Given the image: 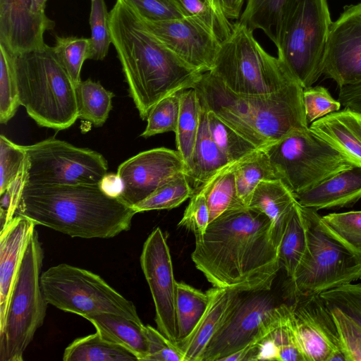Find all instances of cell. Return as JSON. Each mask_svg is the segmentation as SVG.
I'll use <instances>...</instances> for the list:
<instances>
[{
    "label": "cell",
    "instance_id": "obj_15",
    "mask_svg": "<svg viewBox=\"0 0 361 361\" xmlns=\"http://www.w3.org/2000/svg\"><path fill=\"white\" fill-rule=\"evenodd\" d=\"M185 171V164L177 150L158 147L140 152L118 168L116 173L123 185L119 197L133 207Z\"/></svg>",
    "mask_w": 361,
    "mask_h": 361
},
{
    "label": "cell",
    "instance_id": "obj_53",
    "mask_svg": "<svg viewBox=\"0 0 361 361\" xmlns=\"http://www.w3.org/2000/svg\"><path fill=\"white\" fill-rule=\"evenodd\" d=\"M213 6L223 13L228 19L238 20L240 16L243 6L239 0H210Z\"/></svg>",
    "mask_w": 361,
    "mask_h": 361
},
{
    "label": "cell",
    "instance_id": "obj_33",
    "mask_svg": "<svg viewBox=\"0 0 361 361\" xmlns=\"http://www.w3.org/2000/svg\"><path fill=\"white\" fill-rule=\"evenodd\" d=\"M207 113L210 135L231 162H239L260 149L215 113L207 109Z\"/></svg>",
    "mask_w": 361,
    "mask_h": 361
},
{
    "label": "cell",
    "instance_id": "obj_27",
    "mask_svg": "<svg viewBox=\"0 0 361 361\" xmlns=\"http://www.w3.org/2000/svg\"><path fill=\"white\" fill-rule=\"evenodd\" d=\"M307 253L306 223L301 207L296 202L290 212L278 247L279 262L288 279L293 276Z\"/></svg>",
    "mask_w": 361,
    "mask_h": 361
},
{
    "label": "cell",
    "instance_id": "obj_37",
    "mask_svg": "<svg viewBox=\"0 0 361 361\" xmlns=\"http://www.w3.org/2000/svg\"><path fill=\"white\" fill-rule=\"evenodd\" d=\"M90 38L74 36L56 37L53 47L54 54L75 87L81 81V68L84 61L90 59Z\"/></svg>",
    "mask_w": 361,
    "mask_h": 361
},
{
    "label": "cell",
    "instance_id": "obj_28",
    "mask_svg": "<svg viewBox=\"0 0 361 361\" xmlns=\"http://www.w3.org/2000/svg\"><path fill=\"white\" fill-rule=\"evenodd\" d=\"M63 361H138L124 347L104 338L98 331L75 339L64 350Z\"/></svg>",
    "mask_w": 361,
    "mask_h": 361
},
{
    "label": "cell",
    "instance_id": "obj_16",
    "mask_svg": "<svg viewBox=\"0 0 361 361\" xmlns=\"http://www.w3.org/2000/svg\"><path fill=\"white\" fill-rule=\"evenodd\" d=\"M293 307L305 361H346L331 311L319 294L298 298Z\"/></svg>",
    "mask_w": 361,
    "mask_h": 361
},
{
    "label": "cell",
    "instance_id": "obj_42",
    "mask_svg": "<svg viewBox=\"0 0 361 361\" xmlns=\"http://www.w3.org/2000/svg\"><path fill=\"white\" fill-rule=\"evenodd\" d=\"M179 114V92L163 98L150 109L147 117V126L140 135L147 138L169 131L175 133Z\"/></svg>",
    "mask_w": 361,
    "mask_h": 361
},
{
    "label": "cell",
    "instance_id": "obj_1",
    "mask_svg": "<svg viewBox=\"0 0 361 361\" xmlns=\"http://www.w3.org/2000/svg\"><path fill=\"white\" fill-rule=\"evenodd\" d=\"M191 258L214 287L240 293L270 290L281 267L270 219L248 207L210 222Z\"/></svg>",
    "mask_w": 361,
    "mask_h": 361
},
{
    "label": "cell",
    "instance_id": "obj_40",
    "mask_svg": "<svg viewBox=\"0 0 361 361\" xmlns=\"http://www.w3.org/2000/svg\"><path fill=\"white\" fill-rule=\"evenodd\" d=\"M13 55L0 44V122L6 123L20 106Z\"/></svg>",
    "mask_w": 361,
    "mask_h": 361
},
{
    "label": "cell",
    "instance_id": "obj_45",
    "mask_svg": "<svg viewBox=\"0 0 361 361\" xmlns=\"http://www.w3.org/2000/svg\"><path fill=\"white\" fill-rule=\"evenodd\" d=\"M319 295L326 304L338 307L361 326V283L342 285Z\"/></svg>",
    "mask_w": 361,
    "mask_h": 361
},
{
    "label": "cell",
    "instance_id": "obj_12",
    "mask_svg": "<svg viewBox=\"0 0 361 361\" xmlns=\"http://www.w3.org/2000/svg\"><path fill=\"white\" fill-rule=\"evenodd\" d=\"M24 147L27 185L98 184L108 173L100 153L63 140L50 137Z\"/></svg>",
    "mask_w": 361,
    "mask_h": 361
},
{
    "label": "cell",
    "instance_id": "obj_17",
    "mask_svg": "<svg viewBox=\"0 0 361 361\" xmlns=\"http://www.w3.org/2000/svg\"><path fill=\"white\" fill-rule=\"evenodd\" d=\"M323 74L338 87L361 82V3L346 7L332 23Z\"/></svg>",
    "mask_w": 361,
    "mask_h": 361
},
{
    "label": "cell",
    "instance_id": "obj_39",
    "mask_svg": "<svg viewBox=\"0 0 361 361\" xmlns=\"http://www.w3.org/2000/svg\"><path fill=\"white\" fill-rule=\"evenodd\" d=\"M279 317L271 336L279 352V361H305L300 350L293 319V305H279Z\"/></svg>",
    "mask_w": 361,
    "mask_h": 361
},
{
    "label": "cell",
    "instance_id": "obj_13",
    "mask_svg": "<svg viewBox=\"0 0 361 361\" xmlns=\"http://www.w3.org/2000/svg\"><path fill=\"white\" fill-rule=\"evenodd\" d=\"M265 291L241 296L227 320L208 343L201 361H224L250 343L268 336L275 328L279 306Z\"/></svg>",
    "mask_w": 361,
    "mask_h": 361
},
{
    "label": "cell",
    "instance_id": "obj_34",
    "mask_svg": "<svg viewBox=\"0 0 361 361\" xmlns=\"http://www.w3.org/2000/svg\"><path fill=\"white\" fill-rule=\"evenodd\" d=\"M234 173L238 195L246 207L255 189L261 181L279 178L262 149L238 162L235 166Z\"/></svg>",
    "mask_w": 361,
    "mask_h": 361
},
{
    "label": "cell",
    "instance_id": "obj_21",
    "mask_svg": "<svg viewBox=\"0 0 361 361\" xmlns=\"http://www.w3.org/2000/svg\"><path fill=\"white\" fill-rule=\"evenodd\" d=\"M37 226L18 214L0 231V324L4 319L10 295L29 238Z\"/></svg>",
    "mask_w": 361,
    "mask_h": 361
},
{
    "label": "cell",
    "instance_id": "obj_7",
    "mask_svg": "<svg viewBox=\"0 0 361 361\" xmlns=\"http://www.w3.org/2000/svg\"><path fill=\"white\" fill-rule=\"evenodd\" d=\"M327 0H287L274 42L278 57L304 88L323 74L332 24Z\"/></svg>",
    "mask_w": 361,
    "mask_h": 361
},
{
    "label": "cell",
    "instance_id": "obj_38",
    "mask_svg": "<svg viewBox=\"0 0 361 361\" xmlns=\"http://www.w3.org/2000/svg\"><path fill=\"white\" fill-rule=\"evenodd\" d=\"M185 17L193 18L208 27L222 42L231 34L233 24L210 0H174Z\"/></svg>",
    "mask_w": 361,
    "mask_h": 361
},
{
    "label": "cell",
    "instance_id": "obj_25",
    "mask_svg": "<svg viewBox=\"0 0 361 361\" xmlns=\"http://www.w3.org/2000/svg\"><path fill=\"white\" fill-rule=\"evenodd\" d=\"M232 164L212 139L208 128L207 109L202 106L197 140L185 173L190 185L197 190Z\"/></svg>",
    "mask_w": 361,
    "mask_h": 361
},
{
    "label": "cell",
    "instance_id": "obj_18",
    "mask_svg": "<svg viewBox=\"0 0 361 361\" xmlns=\"http://www.w3.org/2000/svg\"><path fill=\"white\" fill-rule=\"evenodd\" d=\"M145 22L164 45L188 65L202 73L212 69L221 42L203 23L191 17Z\"/></svg>",
    "mask_w": 361,
    "mask_h": 361
},
{
    "label": "cell",
    "instance_id": "obj_19",
    "mask_svg": "<svg viewBox=\"0 0 361 361\" xmlns=\"http://www.w3.org/2000/svg\"><path fill=\"white\" fill-rule=\"evenodd\" d=\"M54 25L35 0H0V44L13 55L44 47Z\"/></svg>",
    "mask_w": 361,
    "mask_h": 361
},
{
    "label": "cell",
    "instance_id": "obj_20",
    "mask_svg": "<svg viewBox=\"0 0 361 361\" xmlns=\"http://www.w3.org/2000/svg\"><path fill=\"white\" fill-rule=\"evenodd\" d=\"M209 302L200 320L185 339L178 343L183 361H201L210 340L228 318L241 298V293L218 287L207 291Z\"/></svg>",
    "mask_w": 361,
    "mask_h": 361
},
{
    "label": "cell",
    "instance_id": "obj_8",
    "mask_svg": "<svg viewBox=\"0 0 361 361\" xmlns=\"http://www.w3.org/2000/svg\"><path fill=\"white\" fill-rule=\"evenodd\" d=\"M44 251L35 228L13 285L6 313L0 324V361H22L27 347L46 317L47 302L41 283Z\"/></svg>",
    "mask_w": 361,
    "mask_h": 361
},
{
    "label": "cell",
    "instance_id": "obj_2",
    "mask_svg": "<svg viewBox=\"0 0 361 361\" xmlns=\"http://www.w3.org/2000/svg\"><path fill=\"white\" fill-rule=\"evenodd\" d=\"M109 25L129 94L142 119H147L159 101L192 88L202 76V71L164 45L128 4L111 10Z\"/></svg>",
    "mask_w": 361,
    "mask_h": 361
},
{
    "label": "cell",
    "instance_id": "obj_29",
    "mask_svg": "<svg viewBox=\"0 0 361 361\" xmlns=\"http://www.w3.org/2000/svg\"><path fill=\"white\" fill-rule=\"evenodd\" d=\"M179 97L180 114L175 132L176 142L177 151L183 158L187 171L199 131L202 104L194 88L180 92Z\"/></svg>",
    "mask_w": 361,
    "mask_h": 361
},
{
    "label": "cell",
    "instance_id": "obj_50",
    "mask_svg": "<svg viewBox=\"0 0 361 361\" xmlns=\"http://www.w3.org/2000/svg\"><path fill=\"white\" fill-rule=\"evenodd\" d=\"M148 353L145 361H183L180 347L164 336L158 329L144 325Z\"/></svg>",
    "mask_w": 361,
    "mask_h": 361
},
{
    "label": "cell",
    "instance_id": "obj_49",
    "mask_svg": "<svg viewBox=\"0 0 361 361\" xmlns=\"http://www.w3.org/2000/svg\"><path fill=\"white\" fill-rule=\"evenodd\" d=\"M209 223V214L204 194L197 190L192 195L183 216L178 224L192 232L195 240L202 238Z\"/></svg>",
    "mask_w": 361,
    "mask_h": 361
},
{
    "label": "cell",
    "instance_id": "obj_4",
    "mask_svg": "<svg viewBox=\"0 0 361 361\" xmlns=\"http://www.w3.org/2000/svg\"><path fill=\"white\" fill-rule=\"evenodd\" d=\"M200 103L259 149L288 134L309 128L303 106V87L294 81L267 94H240L227 88L210 71L193 87Z\"/></svg>",
    "mask_w": 361,
    "mask_h": 361
},
{
    "label": "cell",
    "instance_id": "obj_51",
    "mask_svg": "<svg viewBox=\"0 0 361 361\" xmlns=\"http://www.w3.org/2000/svg\"><path fill=\"white\" fill-rule=\"evenodd\" d=\"M27 169V158L23 170L0 195L1 228L8 224L16 215L23 188L26 184Z\"/></svg>",
    "mask_w": 361,
    "mask_h": 361
},
{
    "label": "cell",
    "instance_id": "obj_9",
    "mask_svg": "<svg viewBox=\"0 0 361 361\" xmlns=\"http://www.w3.org/2000/svg\"><path fill=\"white\" fill-rule=\"evenodd\" d=\"M210 72L240 94H271L298 81L278 56L264 49L253 31L237 21L230 36L221 42Z\"/></svg>",
    "mask_w": 361,
    "mask_h": 361
},
{
    "label": "cell",
    "instance_id": "obj_55",
    "mask_svg": "<svg viewBox=\"0 0 361 361\" xmlns=\"http://www.w3.org/2000/svg\"><path fill=\"white\" fill-rule=\"evenodd\" d=\"M37 6L42 9L44 10L47 1L48 0H35Z\"/></svg>",
    "mask_w": 361,
    "mask_h": 361
},
{
    "label": "cell",
    "instance_id": "obj_26",
    "mask_svg": "<svg viewBox=\"0 0 361 361\" xmlns=\"http://www.w3.org/2000/svg\"><path fill=\"white\" fill-rule=\"evenodd\" d=\"M104 338L121 345L133 353L138 361H145L147 342L143 324H139L116 314L101 312L84 317Z\"/></svg>",
    "mask_w": 361,
    "mask_h": 361
},
{
    "label": "cell",
    "instance_id": "obj_24",
    "mask_svg": "<svg viewBox=\"0 0 361 361\" xmlns=\"http://www.w3.org/2000/svg\"><path fill=\"white\" fill-rule=\"evenodd\" d=\"M296 202L293 192L280 178L261 181L252 195L247 207L257 209L269 217L271 224V237L277 247Z\"/></svg>",
    "mask_w": 361,
    "mask_h": 361
},
{
    "label": "cell",
    "instance_id": "obj_6",
    "mask_svg": "<svg viewBox=\"0 0 361 361\" xmlns=\"http://www.w3.org/2000/svg\"><path fill=\"white\" fill-rule=\"evenodd\" d=\"M300 207L308 253L288 281V295L295 300L361 279V252L336 234L318 211Z\"/></svg>",
    "mask_w": 361,
    "mask_h": 361
},
{
    "label": "cell",
    "instance_id": "obj_52",
    "mask_svg": "<svg viewBox=\"0 0 361 361\" xmlns=\"http://www.w3.org/2000/svg\"><path fill=\"white\" fill-rule=\"evenodd\" d=\"M338 99L344 108L361 112V82L339 87Z\"/></svg>",
    "mask_w": 361,
    "mask_h": 361
},
{
    "label": "cell",
    "instance_id": "obj_35",
    "mask_svg": "<svg viewBox=\"0 0 361 361\" xmlns=\"http://www.w3.org/2000/svg\"><path fill=\"white\" fill-rule=\"evenodd\" d=\"M287 0H247L237 22L252 31L262 30L274 43L282 8Z\"/></svg>",
    "mask_w": 361,
    "mask_h": 361
},
{
    "label": "cell",
    "instance_id": "obj_41",
    "mask_svg": "<svg viewBox=\"0 0 361 361\" xmlns=\"http://www.w3.org/2000/svg\"><path fill=\"white\" fill-rule=\"evenodd\" d=\"M109 13L104 0H91L90 25L91 48L89 59L103 60L112 43Z\"/></svg>",
    "mask_w": 361,
    "mask_h": 361
},
{
    "label": "cell",
    "instance_id": "obj_32",
    "mask_svg": "<svg viewBox=\"0 0 361 361\" xmlns=\"http://www.w3.org/2000/svg\"><path fill=\"white\" fill-rule=\"evenodd\" d=\"M208 302L207 292L204 293L183 282H177L176 316L178 343L192 333L204 314Z\"/></svg>",
    "mask_w": 361,
    "mask_h": 361
},
{
    "label": "cell",
    "instance_id": "obj_54",
    "mask_svg": "<svg viewBox=\"0 0 361 361\" xmlns=\"http://www.w3.org/2000/svg\"><path fill=\"white\" fill-rule=\"evenodd\" d=\"M102 190L112 197H119L122 191V182L116 173H107L99 183Z\"/></svg>",
    "mask_w": 361,
    "mask_h": 361
},
{
    "label": "cell",
    "instance_id": "obj_36",
    "mask_svg": "<svg viewBox=\"0 0 361 361\" xmlns=\"http://www.w3.org/2000/svg\"><path fill=\"white\" fill-rule=\"evenodd\" d=\"M195 190L185 173L182 172L157 188L149 197L134 205L136 212L171 209L191 197Z\"/></svg>",
    "mask_w": 361,
    "mask_h": 361
},
{
    "label": "cell",
    "instance_id": "obj_56",
    "mask_svg": "<svg viewBox=\"0 0 361 361\" xmlns=\"http://www.w3.org/2000/svg\"><path fill=\"white\" fill-rule=\"evenodd\" d=\"M239 1H240V4L242 6H243L244 2H245V0H239Z\"/></svg>",
    "mask_w": 361,
    "mask_h": 361
},
{
    "label": "cell",
    "instance_id": "obj_31",
    "mask_svg": "<svg viewBox=\"0 0 361 361\" xmlns=\"http://www.w3.org/2000/svg\"><path fill=\"white\" fill-rule=\"evenodd\" d=\"M75 97L79 118L97 127L106 122L112 109V92L89 78L75 87Z\"/></svg>",
    "mask_w": 361,
    "mask_h": 361
},
{
    "label": "cell",
    "instance_id": "obj_43",
    "mask_svg": "<svg viewBox=\"0 0 361 361\" xmlns=\"http://www.w3.org/2000/svg\"><path fill=\"white\" fill-rule=\"evenodd\" d=\"M326 305L335 323L346 361H361V326L338 307Z\"/></svg>",
    "mask_w": 361,
    "mask_h": 361
},
{
    "label": "cell",
    "instance_id": "obj_5",
    "mask_svg": "<svg viewBox=\"0 0 361 361\" xmlns=\"http://www.w3.org/2000/svg\"><path fill=\"white\" fill-rule=\"evenodd\" d=\"M13 62L20 104L29 116L42 127L70 128L78 118L75 87L53 47L13 55Z\"/></svg>",
    "mask_w": 361,
    "mask_h": 361
},
{
    "label": "cell",
    "instance_id": "obj_10",
    "mask_svg": "<svg viewBox=\"0 0 361 361\" xmlns=\"http://www.w3.org/2000/svg\"><path fill=\"white\" fill-rule=\"evenodd\" d=\"M40 283L47 303L63 312L82 317L107 312L143 324L134 303L90 271L62 263L42 272Z\"/></svg>",
    "mask_w": 361,
    "mask_h": 361
},
{
    "label": "cell",
    "instance_id": "obj_14",
    "mask_svg": "<svg viewBox=\"0 0 361 361\" xmlns=\"http://www.w3.org/2000/svg\"><path fill=\"white\" fill-rule=\"evenodd\" d=\"M140 261L154 304L157 329L178 345L177 281L166 238L159 227L152 231L144 243Z\"/></svg>",
    "mask_w": 361,
    "mask_h": 361
},
{
    "label": "cell",
    "instance_id": "obj_30",
    "mask_svg": "<svg viewBox=\"0 0 361 361\" xmlns=\"http://www.w3.org/2000/svg\"><path fill=\"white\" fill-rule=\"evenodd\" d=\"M237 163L225 168L197 190L205 197L209 223L228 211L246 207L238 195L234 173Z\"/></svg>",
    "mask_w": 361,
    "mask_h": 361
},
{
    "label": "cell",
    "instance_id": "obj_48",
    "mask_svg": "<svg viewBox=\"0 0 361 361\" xmlns=\"http://www.w3.org/2000/svg\"><path fill=\"white\" fill-rule=\"evenodd\" d=\"M144 20L160 22L185 17L174 0H125Z\"/></svg>",
    "mask_w": 361,
    "mask_h": 361
},
{
    "label": "cell",
    "instance_id": "obj_44",
    "mask_svg": "<svg viewBox=\"0 0 361 361\" xmlns=\"http://www.w3.org/2000/svg\"><path fill=\"white\" fill-rule=\"evenodd\" d=\"M27 161L24 145L13 142L4 135L0 136V195L18 176Z\"/></svg>",
    "mask_w": 361,
    "mask_h": 361
},
{
    "label": "cell",
    "instance_id": "obj_46",
    "mask_svg": "<svg viewBox=\"0 0 361 361\" xmlns=\"http://www.w3.org/2000/svg\"><path fill=\"white\" fill-rule=\"evenodd\" d=\"M303 106L308 124L338 111L341 104L336 100L329 90L322 86L309 87L303 89Z\"/></svg>",
    "mask_w": 361,
    "mask_h": 361
},
{
    "label": "cell",
    "instance_id": "obj_23",
    "mask_svg": "<svg viewBox=\"0 0 361 361\" xmlns=\"http://www.w3.org/2000/svg\"><path fill=\"white\" fill-rule=\"evenodd\" d=\"M309 129L361 168V112L344 108L315 121Z\"/></svg>",
    "mask_w": 361,
    "mask_h": 361
},
{
    "label": "cell",
    "instance_id": "obj_11",
    "mask_svg": "<svg viewBox=\"0 0 361 361\" xmlns=\"http://www.w3.org/2000/svg\"><path fill=\"white\" fill-rule=\"evenodd\" d=\"M279 178L294 194L349 169V161L309 128L295 130L262 149Z\"/></svg>",
    "mask_w": 361,
    "mask_h": 361
},
{
    "label": "cell",
    "instance_id": "obj_22",
    "mask_svg": "<svg viewBox=\"0 0 361 361\" xmlns=\"http://www.w3.org/2000/svg\"><path fill=\"white\" fill-rule=\"evenodd\" d=\"M294 195L300 206L317 211L351 207L361 199V168L353 166Z\"/></svg>",
    "mask_w": 361,
    "mask_h": 361
},
{
    "label": "cell",
    "instance_id": "obj_47",
    "mask_svg": "<svg viewBox=\"0 0 361 361\" xmlns=\"http://www.w3.org/2000/svg\"><path fill=\"white\" fill-rule=\"evenodd\" d=\"M323 218L336 234L361 252V210L330 213Z\"/></svg>",
    "mask_w": 361,
    "mask_h": 361
},
{
    "label": "cell",
    "instance_id": "obj_3",
    "mask_svg": "<svg viewBox=\"0 0 361 361\" xmlns=\"http://www.w3.org/2000/svg\"><path fill=\"white\" fill-rule=\"evenodd\" d=\"M137 214L98 184L27 185L16 214L71 237L111 238L130 228Z\"/></svg>",
    "mask_w": 361,
    "mask_h": 361
}]
</instances>
